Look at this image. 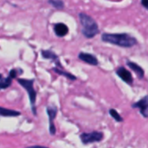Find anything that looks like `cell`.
I'll list each match as a JSON object with an SVG mask.
<instances>
[{
  "label": "cell",
  "instance_id": "14",
  "mask_svg": "<svg viewBox=\"0 0 148 148\" xmlns=\"http://www.w3.org/2000/svg\"><path fill=\"white\" fill-rule=\"evenodd\" d=\"M12 83V79L9 76L7 78H2L0 80V90L9 88Z\"/></svg>",
  "mask_w": 148,
  "mask_h": 148
},
{
  "label": "cell",
  "instance_id": "9",
  "mask_svg": "<svg viewBox=\"0 0 148 148\" xmlns=\"http://www.w3.org/2000/svg\"><path fill=\"white\" fill-rule=\"evenodd\" d=\"M54 31L56 33V35L59 37H62L64 36H66L69 32V28L66 24L64 23H56L54 26Z\"/></svg>",
  "mask_w": 148,
  "mask_h": 148
},
{
  "label": "cell",
  "instance_id": "13",
  "mask_svg": "<svg viewBox=\"0 0 148 148\" xmlns=\"http://www.w3.org/2000/svg\"><path fill=\"white\" fill-rule=\"evenodd\" d=\"M53 70H54L56 73H57L58 75H62V76H65L66 78H68V79H69V80H72V81L76 80V77H75V75H73L70 74V73H68V72L64 71L63 69H59L58 68L56 67V68H53Z\"/></svg>",
  "mask_w": 148,
  "mask_h": 148
},
{
  "label": "cell",
  "instance_id": "3",
  "mask_svg": "<svg viewBox=\"0 0 148 148\" xmlns=\"http://www.w3.org/2000/svg\"><path fill=\"white\" fill-rule=\"evenodd\" d=\"M17 82L25 88L29 95L30 105L32 108L33 114L36 115V92L34 88V81L33 80H29V79H18Z\"/></svg>",
  "mask_w": 148,
  "mask_h": 148
},
{
  "label": "cell",
  "instance_id": "10",
  "mask_svg": "<svg viewBox=\"0 0 148 148\" xmlns=\"http://www.w3.org/2000/svg\"><path fill=\"white\" fill-rule=\"evenodd\" d=\"M127 66H128L131 69H133V71L135 72V74L137 75V76H138L140 79H142V78L144 77L145 72H144V69H143L140 66H139L137 63L133 62H131V61H127Z\"/></svg>",
  "mask_w": 148,
  "mask_h": 148
},
{
  "label": "cell",
  "instance_id": "17",
  "mask_svg": "<svg viewBox=\"0 0 148 148\" xmlns=\"http://www.w3.org/2000/svg\"><path fill=\"white\" fill-rule=\"evenodd\" d=\"M18 73H23V71H22V70H17V69H12L10 71V77L11 79H14V78H16V77L17 76Z\"/></svg>",
  "mask_w": 148,
  "mask_h": 148
},
{
  "label": "cell",
  "instance_id": "5",
  "mask_svg": "<svg viewBox=\"0 0 148 148\" xmlns=\"http://www.w3.org/2000/svg\"><path fill=\"white\" fill-rule=\"evenodd\" d=\"M46 110H47V114H48L49 120V133L51 135H55L56 133V129L53 121L57 114V108L55 106H49L47 107Z\"/></svg>",
  "mask_w": 148,
  "mask_h": 148
},
{
  "label": "cell",
  "instance_id": "11",
  "mask_svg": "<svg viewBox=\"0 0 148 148\" xmlns=\"http://www.w3.org/2000/svg\"><path fill=\"white\" fill-rule=\"evenodd\" d=\"M20 115V113L16 110H11L0 107V116L3 117H15Z\"/></svg>",
  "mask_w": 148,
  "mask_h": 148
},
{
  "label": "cell",
  "instance_id": "6",
  "mask_svg": "<svg viewBox=\"0 0 148 148\" xmlns=\"http://www.w3.org/2000/svg\"><path fill=\"white\" fill-rule=\"evenodd\" d=\"M132 107L134 108H139L140 114L145 118H148V95H146L139 101L134 103Z\"/></svg>",
  "mask_w": 148,
  "mask_h": 148
},
{
  "label": "cell",
  "instance_id": "15",
  "mask_svg": "<svg viewBox=\"0 0 148 148\" xmlns=\"http://www.w3.org/2000/svg\"><path fill=\"white\" fill-rule=\"evenodd\" d=\"M49 3L56 9H62L64 7V3L60 0H49Z\"/></svg>",
  "mask_w": 148,
  "mask_h": 148
},
{
  "label": "cell",
  "instance_id": "8",
  "mask_svg": "<svg viewBox=\"0 0 148 148\" xmlns=\"http://www.w3.org/2000/svg\"><path fill=\"white\" fill-rule=\"evenodd\" d=\"M79 59L83 61L84 62L88 63V64H90V65H93V66H96L98 65V59L94 56V55H91V54H88V53H84V52H82L79 54L78 56Z\"/></svg>",
  "mask_w": 148,
  "mask_h": 148
},
{
  "label": "cell",
  "instance_id": "19",
  "mask_svg": "<svg viewBox=\"0 0 148 148\" xmlns=\"http://www.w3.org/2000/svg\"><path fill=\"white\" fill-rule=\"evenodd\" d=\"M27 148H49L46 147H42V146H32V147H29Z\"/></svg>",
  "mask_w": 148,
  "mask_h": 148
},
{
  "label": "cell",
  "instance_id": "12",
  "mask_svg": "<svg viewBox=\"0 0 148 148\" xmlns=\"http://www.w3.org/2000/svg\"><path fill=\"white\" fill-rule=\"evenodd\" d=\"M42 56L43 58H46V59H50V60H53V61H56V62H59L58 60V57L51 50H42Z\"/></svg>",
  "mask_w": 148,
  "mask_h": 148
},
{
  "label": "cell",
  "instance_id": "7",
  "mask_svg": "<svg viewBox=\"0 0 148 148\" xmlns=\"http://www.w3.org/2000/svg\"><path fill=\"white\" fill-rule=\"evenodd\" d=\"M116 74L118 75V76L123 80L127 84H132L133 82H134V79H133V76H132V74L127 70L124 67H120L117 70H116Z\"/></svg>",
  "mask_w": 148,
  "mask_h": 148
},
{
  "label": "cell",
  "instance_id": "4",
  "mask_svg": "<svg viewBox=\"0 0 148 148\" xmlns=\"http://www.w3.org/2000/svg\"><path fill=\"white\" fill-rule=\"evenodd\" d=\"M80 138L83 144L88 145V144L101 141L103 139V134L101 132H97V131H94L91 133H83L81 134Z\"/></svg>",
  "mask_w": 148,
  "mask_h": 148
},
{
  "label": "cell",
  "instance_id": "2",
  "mask_svg": "<svg viewBox=\"0 0 148 148\" xmlns=\"http://www.w3.org/2000/svg\"><path fill=\"white\" fill-rule=\"evenodd\" d=\"M79 18H80L81 24L82 26V31L85 37L93 38L99 33L98 24L93 17L82 12L79 14Z\"/></svg>",
  "mask_w": 148,
  "mask_h": 148
},
{
  "label": "cell",
  "instance_id": "20",
  "mask_svg": "<svg viewBox=\"0 0 148 148\" xmlns=\"http://www.w3.org/2000/svg\"><path fill=\"white\" fill-rule=\"evenodd\" d=\"M2 78H3V75H1V74H0V80H1V79H2Z\"/></svg>",
  "mask_w": 148,
  "mask_h": 148
},
{
  "label": "cell",
  "instance_id": "16",
  "mask_svg": "<svg viewBox=\"0 0 148 148\" xmlns=\"http://www.w3.org/2000/svg\"><path fill=\"white\" fill-rule=\"evenodd\" d=\"M109 114H110V115L116 121H118V122H121V121H123V119L121 118V116L119 114V113L115 110V109H110V111H109Z\"/></svg>",
  "mask_w": 148,
  "mask_h": 148
},
{
  "label": "cell",
  "instance_id": "18",
  "mask_svg": "<svg viewBox=\"0 0 148 148\" xmlns=\"http://www.w3.org/2000/svg\"><path fill=\"white\" fill-rule=\"evenodd\" d=\"M141 4H142L147 10H148V0H143V1H141Z\"/></svg>",
  "mask_w": 148,
  "mask_h": 148
},
{
  "label": "cell",
  "instance_id": "1",
  "mask_svg": "<svg viewBox=\"0 0 148 148\" xmlns=\"http://www.w3.org/2000/svg\"><path fill=\"white\" fill-rule=\"evenodd\" d=\"M101 40L122 48H131L137 44V39L127 33H103Z\"/></svg>",
  "mask_w": 148,
  "mask_h": 148
}]
</instances>
